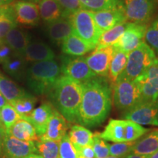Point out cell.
I'll use <instances>...</instances> for the list:
<instances>
[{
  "label": "cell",
  "instance_id": "5bb4252c",
  "mask_svg": "<svg viewBox=\"0 0 158 158\" xmlns=\"http://www.w3.org/2000/svg\"><path fill=\"white\" fill-rule=\"evenodd\" d=\"M96 25L101 32H104L119 23L127 21L123 7V4L113 8L92 12Z\"/></svg>",
  "mask_w": 158,
  "mask_h": 158
},
{
  "label": "cell",
  "instance_id": "f1b7e54d",
  "mask_svg": "<svg viewBox=\"0 0 158 158\" xmlns=\"http://www.w3.org/2000/svg\"><path fill=\"white\" fill-rule=\"evenodd\" d=\"M129 23L130 22L126 21V22L119 23L109 30L102 32L98 40L95 49L103 48L106 47L114 45L118 38L123 35L124 31L127 28Z\"/></svg>",
  "mask_w": 158,
  "mask_h": 158
},
{
  "label": "cell",
  "instance_id": "83f0119b",
  "mask_svg": "<svg viewBox=\"0 0 158 158\" xmlns=\"http://www.w3.org/2000/svg\"><path fill=\"white\" fill-rule=\"evenodd\" d=\"M0 92L10 104L18 99L27 95V92L14 81L0 73Z\"/></svg>",
  "mask_w": 158,
  "mask_h": 158
},
{
  "label": "cell",
  "instance_id": "ffe728a7",
  "mask_svg": "<svg viewBox=\"0 0 158 158\" xmlns=\"http://www.w3.org/2000/svg\"><path fill=\"white\" fill-rule=\"evenodd\" d=\"M96 46L89 44L73 32L62 43V51L70 56H83Z\"/></svg>",
  "mask_w": 158,
  "mask_h": 158
},
{
  "label": "cell",
  "instance_id": "f907efd6",
  "mask_svg": "<svg viewBox=\"0 0 158 158\" xmlns=\"http://www.w3.org/2000/svg\"><path fill=\"white\" fill-rule=\"evenodd\" d=\"M106 158H120V157H114V156H108V157H106Z\"/></svg>",
  "mask_w": 158,
  "mask_h": 158
},
{
  "label": "cell",
  "instance_id": "c3c4849f",
  "mask_svg": "<svg viewBox=\"0 0 158 158\" xmlns=\"http://www.w3.org/2000/svg\"><path fill=\"white\" fill-rule=\"evenodd\" d=\"M149 158H158V151L149 155Z\"/></svg>",
  "mask_w": 158,
  "mask_h": 158
},
{
  "label": "cell",
  "instance_id": "74e56055",
  "mask_svg": "<svg viewBox=\"0 0 158 158\" xmlns=\"http://www.w3.org/2000/svg\"><path fill=\"white\" fill-rule=\"evenodd\" d=\"M144 40L145 43L158 54V18L154 20L149 27H147Z\"/></svg>",
  "mask_w": 158,
  "mask_h": 158
},
{
  "label": "cell",
  "instance_id": "9c48e42d",
  "mask_svg": "<svg viewBox=\"0 0 158 158\" xmlns=\"http://www.w3.org/2000/svg\"><path fill=\"white\" fill-rule=\"evenodd\" d=\"M61 73L80 83L96 77L84 56H64L62 59Z\"/></svg>",
  "mask_w": 158,
  "mask_h": 158
},
{
  "label": "cell",
  "instance_id": "603a6c76",
  "mask_svg": "<svg viewBox=\"0 0 158 158\" xmlns=\"http://www.w3.org/2000/svg\"><path fill=\"white\" fill-rule=\"evenodd\" d=\"M7 133L21 141H37L39 140L34 126L24 118H21L15 122Z\"/></svg>",
  "mask_w": 158,
  "mask_h": 158
},
{
  "label": "cell",
  "instance_id": "277c9868",
  "mask_svg": "<svg viewBox=\"0 0 158 158\" xmlns=\"http://www.w3.org/2000/svg\"><path fill=\"white\" fill-rule=\"evenodd\" d=\"M149 130L127 119H110L99 137L114 143L136 141Z\"/></svg>",
  "mask_w": 158,
  "mask_h": 158
},
{
  "label": "cell",
  "instance_id": "4fadbf2b",
  "mask_svg": "<svg viewBox=\"0 0 158 158\" xmlns=\"http://www.w3.org/2000/svg\"><path fill=\"white\" fill-rule=\"evenodd\" d=\"M115 51L114 45L94 51L86 58L91 70L98 77L108 76L109 67L112 56Z\"/></svg>",
  "mask_w": 158,
  "mask_h": 158
},
{
  "label": "cell",
  "instance_id": "d6986e66",
  "mask_svg": "<svg viewBox=\"0 0 158 158\" xmlns=\"http://www.w3.org/2000/svg\"><path fill=\"white\" fill-rule=\"evenodd\" d=\"M23 56L27 62H38L53 60L55 54L52 49L45 43L40 41L30 42L26 48Z\"/></svg>",
  "mask_w": 158,
  "mask_h": 158
},
{
  "label": "cell",
  "instance_id": "6da1fadb",
  "mask_svg": "<svg viewBox=\"0 0 158 158\" xmlns=\"http://www.w3.org/2000/svg\"><path fill=\"white\" fill-rule=\"evenodd\" d=\"M82 98L77 122L85 127L102 124L111 108V87L103 77H94L82 83Z\"/></svg>",
  "mask_w": 158,
  "mask_h": 158
},
{
  "label": "cell",
  "instance_id": "836d02e7",
  "mask_svg": "<svg viewBox=\"0 0 158 158\" xmlns=\"http://www.w3.org/2000/svg\"><path fill=\"white\" fill-rule=\"evenodd\" d=\"M83 8L91 12L108 10L122 5V0H78Z\"/></svg>",
  "mask_w": 158,
  "mask_h": 158
},
{
  "label": "cell",
  "instance_id": "4dcf8cb0",
  "mask_svg": "<svg viewBox=\"0 0 158 158\" xmlns=\"http://www.w3.org/2000/svg\"><path fill=\"white\" fill-rule=\"evenodd\" d=\"M128 54L115 48L109 67L108 76L114 84L127 64Z\"/></svg>",
  "mask_w": 158,
  "mask_h": 158
},
{
  "label": "cell",
  "instance_id": "cb8c5ba5",
  "mask_svg": "<svg viewBox=\"0 0 158 158\" xmlns=\"http://www.w3.org/2000/svg\"><path fill=\"white\" fill-rule=\"evenodd\" d=\"M5 40L11 47L15 54L23 56L26 48L31 42L29 35L26 31L17 28V27L7 33Z\"/></svg>",
  "mask_w": 158,
  "mask_h": 158
},
{
  "label": "cell",
  "instance_id": "7a4b0ae2",
  "mask_svg": "<svg viewBox=\"0 0 158 158\" xmlns=\"http://www.w3.org/2000/svg\"><path fill=\"white\" fill-rule=\"evenodd\" d=\"M82 92L81 83L62 75L48 94L56 110L65 119L69 122H77Z\"/></svg>",
  "mask_w": 158,
  "mask_h": 158
},
{
  "label": "cell",
  "instance_id": "7dc6e473",
  "mask_svg": "<svg viewBox=\"0 0 158 158\" xmlns=\"http://www.w3.org/2000/svg\"><path fill=\"white\" fill-rule=\"evenodd\" d=\"M38 157H39V155H37V154H31V155H28L25 158H38Z\"/></svg>",
  "mask_w": 158,
  "mask_h": 158
},
{
  "label": "cell",
  "instance_id": "8992f818",
  "mask_svg": "<svg viewBox=\"0 0 158 158\" xmlns=\"http://www.w3.org/2000/svg\"><path fill=\"white\" fill-rule=\"evenodd\" d=\"M75 34L89 44L96 46L102 32L94 21L92 12L81 9L69 15Z\"/></svg>",
  "mask_w": 158,
  "mask_h": 158
},
{
  "label": "cell",
  "instance_id": "3957f363",
  "mask_svg": "<svg viewBox=\"0 0 158 158\" xmlns=\"http://www.w3.org/2000/svg\"><path fill=\"white\" fill-rule=\"evenodd\" d=\"M60 76V67L53 59L32 63L27 69L26 78L28 86L33 92L43 94L50 92Z\"/></svg>",
  "mask_w": 158,
  "mask_h": 158
},
{
  "label": "cell",
  "instance_id": "e0dca14e",
  "mask_svg": "<svg viewBox=\"0 0 158 158\" xmlns=\"http://www.w3.org/2000/svg\"><path fill=\"white\" fill-rule=\"evenodd\" d=\"M54 110L50 103L44 102L37 108H35L29 117L24 118L34 126L37 135L39 138L45 135L48 121L54 112Z\"/></svg>",
  "mask_w": 158,
  "mask_h": 158
},
{
  "label": "cell",
  "instance_id": "2e32d148",
  "mask_svg": "<svg viewBox=\"0 0 158 158\" xmlns=\"http://www.w3.org/2000/svg\"><path fill=\"white\" fill-rule=\"evenodd\" d=\"M17 23L26 26L37 25L40 21L38 5L26 1H18L13 5Z\"/></svg>",
  "mask_w": 158,
  "mask_h": 158
},
{
  "label": "cell",
  "instance_id": "ee69618b",
  "mask_svg": "<svg viewBox=\"0 0 158 158\" xmlns=\"http://www.w3.org/2000/svg\"><path fill=\"white\" fill-rule=\"evenodd\" d=\"M149 155H138L135 153H130V155L126 156L124 158H149Z\"/></svg>",
  "mask_w": 158,
  "mask_h": 158
},
{
  "label": "cell",
  "instance_id": "8fae6325",
  "mask_svg": "<svg viewBox=\"0 0 158 158\" xmlns=\"http://www.w3.org/2000/svg\"><path fill=\"white\" fill-rule=\"evenodd\" d=\"M147 29V24L130 22L123 35L114 44V48L127 54L132 52L144 42Z\"/></svg>",
  "mask_w": 158,
  "mask_h": 158
},
{
  "label": "cell",
  "instance_id": "ab89813d",
  "mask_svg": "<svg viewBox=\"0 0 158 158\" xmlns=\"http://www.w3.org/2000/svg\"><path fill=\"white\" fill-rule=\"evenodd\" d=\"M56 1L62 7L68 18L75 12L84 9L78 0H56Z\"/></svg>",
  "mask_w": 158,
  "mask_h": 158
},
{
  "label": "cell",
  "instance_id": "7402d4cb",
  "mask_svg": "<svg viewBox=\"0 0 158 158\" xmlns=\"http://www.w3.org/2000/svg\"><path fill=\"white\" fill-rule=\"evenodd\" d=\"M37 5L40 19L47 24L62 18H68L56 0H40Z\"/></svg>",
  "mask_w": 158,
  "mask_h": 158
},
{
  "label": "cell",
  "instance_id": "d590c367",
  "mask_svg": "<svg viewBox=\"0 0 158 158\" xmlns=\"http://www.w3.org/2000/svg\"><path fill=\"white\" fill-rule=\"evenodd\" d=\"M136 141L109 144V155L120 158L125 157L126 156L133 152L134 145Z\"/></svg>",
  "mask_w": 158,
  "mask_h": 158
},
{
  "label": "cell",
  "instance_id": "9f6ffc18",
  "mask_svg": "<svg viewBox=\"0 0 158 158\" xmlns=\"http://www.w3.org/2000/svg\"><path fill=\"white\" fill-rule=\"evenodd\" d=\"M3 158H9V157H4V156H3Z\"/></svg>",
  "mask_w": 158,
  "mask_h": 158
},
{
  "label": "cell",
  "instance_id": "f546056e",
  "mask_svg": "<svg viewBox=\"0 0 158 158\" xmlns=\"http://www.w3.org/2000/svg\"><path fill=\"white\" fill-rule=\"evenodd\" d=\"M13 5H9L0 8V40L5 38L11 29L17 27Z\"/></svg>",
  "mask_w": 158,
  "mask_h": 158
},
{
  "label": "cell",
  "instance_id": "f6af8a7d",
  "mask_svg": "<svg viewBox=\"0 0 158 158\" xmlns=\"http://www.w3.org/2000/svg\"><path fill=\"white\" fill-rule=\"evenodd\" d=\"M9 102H7V100H6L5 97L3 96V94L0 92V108H2L4 106H5V105L8 104Z\"/></svg>",
  "mask_w": 158,
  "mask_h": 158
},
{
  "label": "cell",
  "instance_id": "681fc988",
  "mask_svg": "<svg viewBox=\"0 0 158 158\" xmlns=\"http://www.w3.org/2000/svg\"><path fill=\"white\" fill-rule=\"evenodd\" d=\"M22 1H26V2H32V3H38L40 0H22Z\"/></svg>",
  "mask_w": 158,
  "mask_h": 158
},
{
  "label": "cell",
  "instance_id": "9a60e30c",
  "mask_svg": "<svg viewBox=\"0 0 158 158\" xmlns=\"http://www.w3.org/2000/svg\"><path fill=\"white\" fill-rule=\"evenodd\" d=\"M37 153L35 141H24L7 133L3 143V156L9 158H25Z\"/></svg>",
  "mask_w": 158,
  "mask_h": 158
},
{
  "label": "cell",
  "instance_id": "ba28073f",
  "mask_svg": "<svg viewBox=\"0 0 158 158\" xmlns=\"http://www.w3.org/2000/svg\"><path fill=\"white\" fill-rule=\"evenodd\" d=\"M127 21L138 24H146L155 10V0H122Z\"/></svg>",
  "mask_w": 158,
  "mask_h": 158
},
{
  "label": "cell",
  "instance_id": "f35d334b",
  "mask_svg": "<svg viewBox=\"0 0 158 158\" xmlns=\"http://www.w3.org/2000/svg\"><path fill=\"white\" fill-rule=\"evenodd\" d=\"M95 158H106L109 156V144L99 137L98 133L94 134L92 143Z\"/></svg>",
  "mask_w": 158,
  "mask_h": 158
},
{
  "label": "cell",
  "instance_id": "44dd1931",
  "mask_svg": "<svg viewBox=\"0 0 158 158\" xmlns=\"http://www.w3.org/2000/svg\"><path fill=\"white\" fill-rule=\"evenodd\" d=\"M47 31L51 40L58 45H62L65 40L74 32L68 18H62L48 23Z\"/></svg>",
  "mask_w": 158,
  "mask_h": 158
},
{
  "label": "cell",
  "instance_id": "db71d44e",
  "mask_svg": "<svg viewBox=\"0 0 158 158\" xmlns=\"http://www.w3.org/2000/svg\"><path fill=\"white\" fill-rule=\"evenodd\" d=\"M79 158H86V157H81V156H79Z\"/></svg>",
  "mask_w": 158,
  "mask_h": 158
},
{
  "label": "cell",
  "instance_id": "11a10c76",
  "mask_svg": "<svg viewBox=\"0 0 158 158\" xmlns=\"http://www.w3.org/2000/svg\"><path fill=\"white\" fill-rule=\"evenodd\" d=\"M38 158H43V157H41V156H40V155H39V157H38Z\"/></svg>",
  "mask_w": 158,
  "mask_h": 158
},
{
  "label": "cell",
  "instance_id": "e575fe53",
  "mask_svg": "<svg viewBox=\"0 0 158 158\" xmlns=\"http://www.w3.org/2000/svg\"><path fill=\"white\" fill-rule=\"evenodd\" d=\"M0 118H1V122L3 127L5 129L6 132L8 131L14 125L15 122L22 118L13 108V106L10 103L5 105L4 107L1 108Z\"/></svg>",
  "mask_w": 158,
  "mask_h": 158
},
{
  "label": "cell",
  "instance_id": "f5cc1de1",
  "mask_svg": "<svg viewBox=\"0 0 158 158\" xmlns=\"http://www.w3.org/2000/svg\"><path fill=\"white\" fill-rule=\"evenodd\" d=\"M156 102V103H157V104L158 105V98H157V100H156V102Z\"/></svg>",
  "mask_w": 158,
  "mask_h": 158
},
{
  "label": "cell",
  "instance_id": "60d3db41",
  "mask_svg": "<svg viewBox=\"0 0 158 158\" xmlns=\"http://www.w3.org/2000/svg\"><path fill=\"white\" fill-rule=\"evenodd\" d=\"M15 54L11 47L5 42V39L0 40V64H4Z\"/></svg>",
  "mask_w": 158,
  "mask_h": 158
},
{
  "label": "cell",
  "instance_id": "484cf974",
  "mask_svg": "<svg viewBox=\"0 0 158 158\" xmlns=\"http://www.w3.org/2000/svg\"><path fill=\"white\" fill-rule=\"evenodd\" d=\"M71 143L76 149L92 146L94 134L84 126L76 124L73 125L68 134Z\"/></svg>",
  "mask_w": 158,
  "mask_h": 158
},
{
  "label": "cell",
  "instance_id": "8d00e7d4",
  "mask_svg": "<svg viewBox=\"0 0 158 158\" xmlns=\"http://www.w3.org/2000/svg\"><path fill=\"white\" fill-rule=\"evenodd\" d=\"M59 158H79L78 152L68 135H65L59 141Z\"/></svg>",
  "mask_w": 158,
  "mask_h": 158
},
{
  "label": "cell",
  "instance_id": "bcb514c9",
  "mask_svg": "<svg viewBox=\"0 0 158 158\" xmlns=\"http://www.w3.org/2000/svg\"><path fill=\"white\" fill-rule=\"evenodd\" d=\"M13 0H0V8L5 6L10 5V3L13 2Z\"/></svg>",
  "mask_w": 158,
  "mask_h": 158
},
{
  "label": "cell",
  "instance_id": "d4e9b609",
  "mask_svg": "<svg viewBox=\"0 0 158 158\" xmlns=\"http://www.w3.org/2000/svg\"><path fill=\"white\" fill-rule=\"evenodd\" d=\"M27 62L23 55L15 54L7 62L2 64V68L13 78L21 81L27 76Z\"/></svg>",
  "mask_w": 158,
  "mask_h": 158
},
{
  "label": "cell",
  "instance_id": "7c38bea8",
  "mask_svg": "<svg viewBox=\"0 0 158 158\" xmlns=\"http://www.w3.org/2000/svg\"><path fill=\"white\" fill-rule=\"evenodd\" d=\"M135 81L141 89L142 101L156 102L158 98V58Z\"/></svg>",
  "mask_w": 158,
  "mask_h": 158
},
{
  "label": "cell",
  "instance_id": "1f68e13d",
  "mask_svg": "<svg viewBox=\"0 0 158 158\" xmlns=\"http://www.w3.org/2000/svg\"><path fill=\"white\" fill-rule=\"evenodd\" d=\"M37 155L43 158H59V142L39 138L35 142Z\"/></svg>",
  "mask_w": 158,
  "mask_h": 158
},
{
  "label": "cell",
  "instance_id": "d6a6232c",
  "mask_svg": "<svg viewBox=\"0 0 158 158\" xmlns=\"http://www.w3.org/2000/svg\"><path fill=\"white\" fill-rule=\"evenodd\" d=\"M36 102V98L28 93L27 95L13 102L10 105L13 106V108H15L18 114L22 117V118H26L29 117L32 113V111L35 109Z\"/></svg>",
  "mask_w": 158,
  "mask_h": 158
},
{
  "label": "cell",
  "instance_id": "5b68a950",
  "mask_svg": "<svg viewBox=\"0 0 158 158\" xmlns=\"http://www.w3.org/2000/svg\"><path fill=\"white\" fill-rule=\"evenodd\" d=\"M155 52L145 42L128 54L127 64L117 81H135L147 71L156 60Z\"/></svg>",
  "mask_w": 158,
  "mask_h": 158
},
{
  "label": "cell",
  "instance_id": "7bdbcfd3",
  "mask_svg": "<svg viewBox=\"0 0 158 158\" xmlns=\"http://www.w3.org/2000/svg\"><path fill=\"white\" fill-rule=\"evenodd\" d=\"M7 132L2 127H0V158H3V143Z\"/></svg>",
  "mask_w": 158,
  "mask_h": 158
},
{
  "label": "cell",
  "instance_id": "4316f807",
  "mask_svg": "<svg viewBox=\"0 0 158 158\" xmlns=\"http://www.w3.org/2000/svg\"><path fill=\"white\" fill-rule=\"evenodd\" d=\"M158 151V128L155 129L145 137L136 141L133 153L150 155Z\"/></svg>",
  "mask_w": 158,
  "mask_h": 158
},
{
  "label": "cell",
  "instance_id": "ac0fdd59",
  "mask_svg": "<svg viewBox=\"0 0 158 158\" xmlns=\"http://www.w3.org/2000/svg\"><path fill=\"white\" fill-rule=\"evenodd\" d=\"M67 120L58 110L54 109L48 121L45 135L40 138L59 142L65 135H67Z\"/></svg>",
  "mask_w": 158,
  "mask_h": 158
},
{
  "label": "cell",
  "instance_id": "30bf717a",
  "mask_svg": "<svg viewBox=\"0 0 158 158\" xmlns=\"http://www.w3.org/2000/svg\"><path fill=\"white\" fill-rule=\"evenodd\" d=\"M124 119L140 125L158 126V105L155 102H140L124 113Z\"/></svg>",
  "mask_w": 158,
  "mask_h": 158
},
{
  "label": "cell",
  "instance_id": "b9f144b4",
  "mask_svg": "<svg viewBox=\"0 0 158 158\" xmlns=\"http://www.w3.org/2000/svg\"><path fill=\"white\" fill-rule=\"evenodd\" d=\"M76 150L79 156H81V157L86 158H95V155H94L92 146H88V147L81 148V149Z\"/></svg>",
  "mask_w": 158,
  "mask_h": 158
},
{
  "label": "cell",
  "instance_id": "816d5d0a",
  "mask_svg": "<svg viewBox=\"0 0 158 158\" xmlns=\"http://www.w3.org/2000/svg\"><path fill=\"white\" fill-rule=\"evenodd\" d=\"M0 127H3L2 124V122H1V118H0Z\"/></svg>",
  "mask_w": 158,
  "mask_h": 158
},
{
  "label": "cell",
  "instance_id": "52a82bcc",
  "mask_svg": "<svg viewBox=\"0 0 158 158\" xmlns=\"http://www.w3.org/2000/svg\"><path fill=\"white\" fill-rule=\"evenodd\" d=\"M115 107L124 112L142 101L141 92L136 81H118L114 84Z\"/></svg>",
  "mask_w": 158,
  "mask_h": 158
}]
</instances>
